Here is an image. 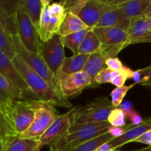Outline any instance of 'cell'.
<instances>
[{"instance_id":"1","label":"cell","mask_w":151,"mask_h":151,"mask_svg":"<svg viewBox=\"0 0 151 151\" xmlns=\"http://www.w3.org/2000/svg\"><path fill=\"white\" fill-rule=\"evenodd\" d=\"M27 84L31 92L38 101L46 102L62 108H71L72 103L60 92L52 88L47 81L32 70L19 55L12 60Z\"/></svg>"},{"instance_id":"2","label":"cell","mask_w":151,"mask_h":151,"mask_svg":"<svg viewBox=\"0 0 151 151\" xmlns=\"http://www.w3.org/2000/svg\"><path fill=\"white\" fill-rule=\"evenodd\" d=\"M111 126L108 122L83 125L71 124L69 132L56 144L50 146V149L53 151H62L73 148L109 132Z\"/></svg>"},{"instance_id":"3","label":"cell","mask_w":151,"mask_h":151,"mask_svg":"<svg viewBox=\"0 0 151 151\" xmlns=\"http://www.w3.org/2000/svg\"><path fill=\"white\" fill-rule=\"evenodd\" d=\"M114 109L111 100L108 97H97L84 106L71 109L72 124L83 125L108 122L109 114Z\"/></svg>"},{"instance_id":"4","label":"cell","mask_w":151,"mask_h":151,"mask_svg":"<svg viewBox=\"0 0 151 151\" xmlns=\"http://www.w3.org/2000/svg\"><path fill=\"white\" fill-rule=\"evenodd\" d=\"M92 31L101 43L100 52L106 59L116 58L123 49L129 46V35L125 29L113 27H95Z\"/></svg>"},{"instance_id":"5","label":"cell","mask_w":151,"mask_h":151,"mask_svg":"<svg viewBox=\"0 0 151 151\" xmlns=\"http://www.w3.org/2000/svg\"><path fill=\"white\" fill-rule=\"evenodd\" d=\"M11 39L18 55L20 56L22 60L32 70L35 71L41 78H44L52 88L60 92L58 79L51 72L41 55L30 51L27 48H26V47L22 44L18 35L11 36Z\"/></svg>"},{"instance_id":"6","label":"cell","mask_w":151,"mask_h":151,"mask_svg":"<svg viewBox=\"0 0 151 151\" xmlns=\"http://www.w3.org/2000/svg\"><path fill=\"white\" fill-rule=\"evenodd\" d=\"M39 102L34 100H15L4 111L11 121L18 136L30 126Z\"/></svg>"},{"instance_id":"7","label":"cell","mask_w":151,"mask_h":151,"mask_svg":"<svg viewBox=\"0 0 151 151\" xmlns=\"http://www.w3.org/2000/svg\"><path fill=\"white\" fill-rule=\"evenodd\" d=\"M55 106L52 103L40 101L35 111L30 126L19 136L22 139H38L48 129L58 116Z\"/></svg>"},{"instance_id":"8","label":"cell","mask_w":151,"mask_h":151,"mask_svg":"<svg viewBox=\"0 0 151 151\" xmlns=\"http://www.w3.org/2000/svg\"><path fill=\"white\" fill-rule=\"evenodd\" d=\"M39 54L51 72L58 79L62 65L66 58L63 37L59 34H56L49 41L41 42Z\"/></svg>"},{"instance_id":"9","label":"cell","mask_w":151,"mask_h":151,"mask_svg":"<svg viewBox=\"0 0 151 151\" xmlns=\"http://www.w3.org/2000/svg\"><path fill=\"white\" fill-rule=\"evenodd\" d=\"M16 27L19 38L22 44L30 51L39 54L41 41L38 30L29 16L16 7L15 10Z\"/></svg>"},{"instance_id":"10","label":"cell","mask_w":151,"mask_h":151,"mask_svg":"<svg viewBox=\"0 0 151 151\" xmlns=\"http://www.w3.org/2000/svg\"><path fill=\"white\" fill-rule=\"evenodd\" d=\"M120 1L87 0L78 16L90 28L95 27L103 13L111 9L118 7Z\"/></svg>"},{"instance_id":"11","label":"cell","mask_w":151,"mask_h":151,"mask_svg":"<svg viewBox=\"0 0 151 151\" xmlns=\"http://www.w3.org/2000/svg\"><path fill=\"white\" fill-rule=\"evenodd\" d=\"M59 90L62 95L68 97L80 94L86 87H91L92 83L90 77L84 72L64 75L60 73L58 76Z\"/></svg>"},{"instance_id":"12","label":"cell","mask_w":151,"mask_h":151,"mask_svg":"<svg viewBox=\"0 0 151 151\" xmlns=\"http://www.w3.org/2000/svg\"><path fill=\"white\" fill-rule=\"evenodd\" d=\"M72 124V111L63 114L56 117L48 129L38 138L40 146H52L61 139L68 132Z\"/></svg>"},{"instance_id":"13","label":"cell","mask_w":151,"mask_h":151,"mask_svg":"<svg viewBox=\"0 0 151 151\" xmlns=\"http://www.w3.org/2000/svg\"><path fill=\"white\" fill-rule=\"evenodd\" d=\"M0 74L4 76L15 87L23 91L29 100H37L31 92L22 75L17 69L12 60L0 50Z\"/></svg>"},{"instance_id":"14","label":"cell","mask_w":151,"mask_h":151,"mask_svg":"<svg viewBox=\"0 0 151 151\" xmlns=\"http://www.w3.org/2000/svg\"><path fill=\"white\" fill-rule=\"evenodd\" d=\"M43 1L44 9L41 14L38 33L41 42H46L55 35L58 34L59 29L64 19L53 16L49 13L48 5L51 4V1L43 0Z\"/></svg>"},{"instance_id":"15","label":"cell","mask_w":151,"mask_h":151,"mask_svg":"<svg viewBox=\"0 0 151 151\" xmlns=\"http://www.w3.org/2000/svg\"><path fill=\"white\" fill-rule=\"evenodd\" d=\"M127 31L129 35V45L151 43V27L142 16L131 19Z\"/></svg>"},{"instance_id":"16","label":"cell","mask_w":151,"mask_h":151,"mask_svg":"<svg viewBox=\"0 0 151 151\" xmlns=\"http://www.w3.org/2000/svg\"><path fill=\"white\" fill-rule=\"evenodd\" d=\"M17 100H29L26 94L10 83L0 74V111H6L13 102Z\"/></svg>"},{"instance_id":"17","label":"cell","mask_w":151,"mask_h":151,"mask_svg":"<svg viewBox=\"0 0 151 151\" xmlns=\"http://www.w3.org/2000/svg\"><path fill=\"white\" fill-rule=\"evenodd\" d=\"M151 130V117L147 118L142 121L138 126H135L125 133V134L118 138H113L108 142L113 147L114 150H117V148L122 147L125 145L134 142L135 139L140 137L145 133Z\"/></svg>"},{"instance_id":"18","label":"cell","mask_w":151,"mask_h":151,"mask_svg":"<svg viewBox=\"0 0 151 151\" xmlns=\"http://www.w3.org/2000/svg\"><path fill=\"white\" fill-rule=\"evenodd\" d=\"M131 19L126 17L119 7L111 9L103 13L96 27H113L128 30Z\"/></svg>"},{"instance_id":"19","label":"cell","mask_w":151,"mask_h":151,"mask_svg":"<svg viewBox=\"0 0 151 151\" xmlns=\"http://www.w3.org/2000/svg\"><path fill=\"white\" fill-rule=\"evenodd\" d=\"M16 7L24 12L29 17L37 30L38 29L41 14L44 9L43 0H22L16 2Z\"/></svg>"},{"instance_id":"20","label":"cell","mask_w":151,"mask_h":151,"mask_svg":"<svg viewBox=\"0 0 151 151\" xmlns=\"http://www.w3.org/2000/svg\"><path fill=\"white\" fill-rule=\"evenodd\" d=\"M150 2L151 0H121L118 7L126 17L132 19L142 16Z\"/></svg>"},{"instance_id":"21","label":"cell","mask_w":151,"mask_h":151,"mask_svg":"<svg viewBox=\"0 0 151 151\" xmlns=\"http://www.w3.org/2000/svg\"><path fill=\"white\" fill-rule=\"evenodd\" d=\"M89 27L87 26L81 20L79 16L68 12L66 13L64 19L62 22L58 34L62 37H65L71 35V34L79 32V31L89 29Z\"/></svg>"},{"instance_id":"22","label":"cell","mask_w":151,"mask_h":151,"mask_svg":"<svg viewBox=\"0 0 151 151\" xmlns=\"http://www.w3.org/2000/svg\"><path fill=\"white\" fill-rule=\"evenodd\" d=\"M0 28L9 37L18 35L15 10L9 9L3 1H0Z\"/></svg>"},{"instance_id":"23","label":"cell","mask_w":151,"mask_h":151,"mask_svg":"<svg viewBox=\"0 0 151 151\" xmlns=\"http://www.w3.org/2000/svg\"><path fill=\"white\" fill-rule=\"evenodd\" d=\"M106 60H107L106 58L100 52L90 55L89 58L83 69V72H86L91 78V83H92L91 87L97 86L94 82V79L97 74L105 68Z\"/></svg>"},{"instance_id":"24","label":"cell","mask_w":151,"mask_h":151,"mask_svg":"<svg viewBox=\"0 0 151 151\" xmlns=\"http://www.w3.org/2000/svg\"><path fill=\"white\" fill-rule=\"evenodd\" d=\"M89 56L90 55L78 54L66 58L62 65L60 73L71 75L82 72Z\"/></svg>"},{"instance_id":"25","label":"cell","mask_w":151,"mask_h":151,"mask_svg":"<svg viewBox=\"0 0 151 151\" xmlns=\"http://www.w3.org/2000/svg\"><path fill=\"white\" fill-rule=\"evenodd\" d=\"M41 149L38 139H22L17 137L6 145L4 151H40Z\"/></svg>"},{"instance_id":"26","label":"cell","mask_w":151,"mask_h":151,"mask_svg":"<svg viewBox=\"0 0 151 151\" xmlns=\"http://www.w3.org/2000/svg\"><path fill=\"white\" fill-rule=\"evenodd\" d=\"M101 47V43L98 38L92 31V29L87 33L84 38L82 44L79 48L78 54L91 55L94 52H100Z\"/></svg>"},{"instance_id":"27","label":"cell","mask_w":151,"mask_h":151,"mask_svg":"<svg viewBox=\"0 0 151 151\" xmlns=\"http://www.w3.org/2000/svg\"><path fill=\"white\" fill-rule=\"evenodd\" d=\"M17 137L19 136L7 114L0 111V139L3 140L7 145L10 140Z\"/></svg>"},{"instance_id":"28","label":"cell","mask_w":151,"mask_h":151,"mask_svg":"<svg viewBox=\"0 0 151 151\" xmlns=\"http://www.w3.org/2000/svg\"><path fill=\"white\" fill-rule=\"evenodd\" d=\"M113 137L109 134V132L99 136L96 138L87 141L77 147H73L71 149H67L62 151H94L97 148H98L100 145H103L104 143L108 142L110 141Z\"/></svg>"},{"instance_id":"29","label":"cell","mask_w":151,"mask_h":151,"mask_svg":"<svg viewBox=\"0 0 151 151\" xmlns=\"http://www.w3.org/2000/svg\"><path fill=\"white\" fill-rule=\"evenodd\" d=\"M91 29V28H89V29H84V30L79 31L75 33L71 34L67 36L63 37V43L64 47L69 49L74 53V55H78L79 48L84 38Z\"/></svg>"},{"instance_id":"30","label":"cell","mask_w":151,"mask_h":151,"mask_svg":"<svg viewBox=\"0 0 151 151\" xmlns=\"http://www.w3.org/2000/svg\"><path fill=\"white\" fill-rule=\"evenodd\" d=\"M0 50L4 53L10 60L16 56V50L12 41L11 37L6 35L5 32L0 28Z\"/></svg>"},{"instance_id":"31","label":"cell","mask_w":151,"mask_h":151,"mask_svg":"<svg viewBox=\"0 0 151 151\" xmlns=\"http://www.w3.org/2000/svg\"><path fill=\"white\" fill-rule=\"evenodd\" d=\"M137 83L131 84L129 86H123L121 87H116L113 91L111 92V103L114 108H118L123 101L124 98L126 96L128 91L134 88Z\"/></svg>"},{"instance_id":"32","label":"cell","mask_w":151,"mask_h":151,"mask_svg":"<svg viewBox=\"0 0 151 151\" xmlns=\"http://www.w3.org/2000/svg\"><path fill=\"white\" fill-rule=\"evenodd\" d=\"M126 115L122 109L115 108L108 118V122L113 127H124L126 125Z\"/></svg>"},{"instance_id":"33","label":"cell","mask_w":151,"mask_h":151,"mask_svg":"<svg viewBox=\"0 0 151 151\" xmlns=\"http://www.w3.org/2000/svg\"><path fill=\"white\" fill-rule=\"evenodd\" d=\"M137 83L141 84L145 87L151 88V65L147 67L135 71L134 78Z\"/></svg>"},{"instance_id":"34","label":"cell","mask_w":151,"mask_h":151,"mask_svg":"<svg viewBox=\"0 0 151 151\" xmlns=\"http://www.w3.org/2000/svg\"><path fill=\"white\" fill-rule=\"evenodd\" d=\"M119 72H115L111 70L108 67H105L102 69L94 79L96 85H100V84L111 83L115 77L117 76Z\"/></svg>"},{"instance_id":"35","label":"cell","mask_w":151,"mask_h":151,"mask_svg":"<svg viewBox=\"0 0 151 151\" xmlns=\"http://www.w3.org/2000/svg\"><path fill=\"white\" fill-rule=\"evenodd\" d=\"M134 77H135V71L124 66L123 69L119 71L117 76L114 78L111 83L114 85L116 87L123 86L128 78H134Z\"/></svg>"},{"instance_id":"36","label":"cell","mask_w":151,"mask_h":151,"mask_svg":"<svg viewBox=\"0 0 151 151\" xmlns=\"http://www.w3.org/2000/svg\"><path fill=\"white\" fill-rule=\"evenodd\" d=\"M64 5L66 13L69 12L78 16L81 10L86 3L87 0H77V1H61Z\"/></svg>"},{"instance_id":"37","label":"cell","mask_w":151,"mask_h":151,"mask_svg":"<svg viewBox=\"0 0 151 151\" xmlns=\"http://www.w3.org/2000/svg\"><path fill=\"white\" fill-rule=\"evenodd\" d=\"M48 11L52 16L56 17L63 18L66 14V10L62 1L60 2H52L48 5Z\"/></svg>"},{"instance_id":"38","label":"cell","mask_w":151,"mask_h":151,"mask_svg":"<svg viewBox=\"0 0 151 151\" xmlns=\"http://www.w3.org/2000/svg\"><path fill=\"white\" fill-rule=\"evenodd\" d=\"M135 125L130 124V125H125L124 127H113L111 126L109 129V133L113 137V138H118V137H122L123 134L128 132L131 129H132Z\"/></svg>"},{"instance_id":"39","label":"cell","mask_w":151,"mask_h":151,"mask_svg":"<svg viewBox=\"0 0 151 151\" xmlns=\"http://www.w3.org/2000/svg\"><path fill=\"white\" fill-rule=\"evenodd\" d=\"M125 115H126V118H128L131 121L132 125H135V126H138L142 122L143 119L142 116L136 111L133 110L132 109L126 111H125Z\"/></svg>"},{"instance_id":"40","label":"cell","mask_w":151,"mask_h":151,"mask_svg":"<svg viewBox=\"0 0 151 151\" xmlns=\"http://www.w3.org/2000/svg\"><path fill=\"white\" fill-rule=\"evenodd\" d=\"M106 65L108 68L115 72H119L124 68L123 64L118 58H111L106 60Z\"/></svg>"},{"instance_id":"41","label":"cell","mask_w":151,"mask_h":151,"mask_svg":"<svg viewBox=\"0 0 151 151\" xmlns=\"http://www.w3.org/2000/svg\"><path fill=\"white\" fill-rule=\"evenodd\" d=\"M133 142L142 143V144L147 145L149 147H151V130L143 134L140 137H137L134 140Z\"/></svg>"},{"instance_id":"42","label":"cell","mask_w":151,"mask_h":151,"mask_svg":"<svg viewBox=\"0 0 151 151\" xmlns=\"http://www.w3.org/2000/svg\"><path fill=\"white\" fill-rule=\"evenodd\" d=\"M114 150L113 149V147L110 145L109 142L104 143L103 145H100L98 148L96 149L94 151H113Z\"/></svg>"},{"instance_id":"43","label":"cell","mask_w":151,"mask_h":151,"mask_svg":"<svg viewBox=\"0 0 151 151\" xmlns=\"http://www.w3.org/2000/svg\"><path fill=\"white\" fill-rule=\"evenodd\" d=\"M151 14V2L150 4V5L148 6V7H147V9H146V10L145 11L144 14L142 15V16H149V15Z\"/></svg>"},{"instance_id":"44","label":"cell","mask_w":151,"mask_h":151,"mask_svg":"<svg viewBox=\"0 0 151 151\" xmlns=\"http://www.w3.org/2000/svg\"><path fill=\"white\" fill-rule=\"evenodd\" d=\"M6 146V143L3 140L0 139V151H4V147Z\"/></svg>"},{"instance_id":"45","label":"cell","mask_w":151,"mask_h":151,"mask_svg":"<svg viewBox=\"0 0 151 151\" xmlns=\"http://www.w3.org/2000/svg\"><path fill=\"white\" fill-rule=\"evenodd\" d=\"M142 17L145 18V19H146L147 22L148 23L149 26L151 27V14L149 15V16H142Z\"/></svg>"},{"instance_id":"46","label":"cell","mask_w":151,"mask_h":151,"mask_svg":"<svg viewBox=\"0 0 151 151\" xmlns=\"http://www.w3.org/2000/svg\"><path fill=\"white\" fill-rule=\"evenodd\" d=\"M134 151H151V147H145V148H142L140 149V150H134Z\"/></svg>"},{"instance_id":"47","label":"cell","mask_w":151,"mask_h":151,"mask_svg":"<svg viewBox=\"0 0 151 151\" xmlns=\"http://www.w3.org/2000/svg\"><path fill=\"white\" fill-rule=\"evenodd\" d=\"M113 151H120V150H113Z\"/></svg>"},{"instance_id":"48","label":"cell","mask_w":151,"mask_h":151,"mask_svg":"<svg viewBox=\"0 0 151 151\" xmlns=\"http://www.w3.org/2000/svg\"><path fill=\"white\" fill-rule=\"evenodd\" d=\"M50 151H53L52 150H51V149H50Z\"/></svg>"}]
</instances>
